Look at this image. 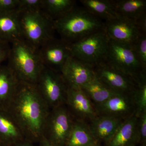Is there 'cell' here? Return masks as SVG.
<instances>
[{"mask_svg": "<svg viewBox=\"0 0 146 146\" xmlns=\"http://www.w3.org/2000/svg\"><path fill=\"white\" fill-rule=\"evenodd\" d=\"M23 133L25 138L39 143L50 109L36 85L20 82L7 110Z\"/></svg>", "mask_w": 146, "mask_h": 146, "instance_id": "1", "label": "cell"}, {"mask_svg": "<svg viewBox=\"0 0 146 146\" xmlns=\"http://www.w3.org/2000/svg\"><path fill=\"white\" fill-rule=\"evenodd\" d=\"M55 31L60 39L70 44L89 35L103 30L104 21L85 8L75 6L63 16L53 21Z\"/></svg>", "mask_w": 146, "mask_h": 146, "instance_id": "2", "label": "cell"}, {"mask_svg": "<svg viewBox=\"0 0 146 146\" xmlns=\"http://www.w3.org/2000/svg\"><path fill=\"white\" fill-rule=\"evenodd\" d=\"M7 66L21 82L36 85L43 66L38 49L25 41L11 43Z\"/></svg>", "mask_w": 146, "mask_h": 146, "instance_id": "3", "label": "cell"}, {"mask_svg": "<svg viewBox=\"0 0 146 146\" xmlns=\"http://www.w3.org/2000/svg\"><path fill=\"white\" fill-rule=\"evenodd\" d=\"M17 13L23 39L30 44L38 49L54 37L53 21L42 9L17 11Z\"/></svg>", "mask_w": 146, "mask_h": 146, "instance_id": "4", "label": "cell"}, {"mask_svg": "<svg viewBox=\"0 0 146 146\" xmlns=\"http://www.w3.org/2000/svg\"><path fill=\"white\" fill-rule=\"evenodd\" d=\"M104 61L138 82L146 75V70L142 67L132 45L109 39L107 52Z\"/></svg>", "mask_w": 146, "mask_h": 146, "instance_id": "5", "label": "cell"}, {"mask_svg": "<svg viewBox=\"0 0 146 146\" xmlns=\"http://www.w3.org/2000/svg\"><path fill=\"white\" fill-rule=\"evenodd\" d=\"M108 44L109 39L104 29L70 44L71 55L94 67L104 60Z\"/></svg>", "mask_w": 146, "mask_h": 146, "instance_id": "6", "label": "cell"}, {"mask_svg": "<svg viewBox=\"0 0 146 146\" xmlns=\"http://www.w3.org/2000/svg\"><path fill=\"white\" fill-rule=\"evenodd\" d=\"M74 119L65 104L50 110L42 137L55 146H65Z\"/></svg>", "mask_w": 146, "mask_h": 146, "instance_id": "7", "label": "cell"}, {"mask_svg": "<svg viewBox=\"0 0 146 146\" xmlns=\"http://www.w3.org/2000/svg\"><path fill=\"white\" fill-rule=\"evenodd\" d=\"M36 85L50 110L65 104L68 86L60 72L43 66Z\"/></svg>", "mask_w": 146, "mask_h": 146, "instance_id": "8", "label": "cell"}, {"mask_svg": "<svg viewBox=\"0 0 146 146\" xmlns=\"http://www.w3.org/2000/svg\"><path fill=\"white\" fill-rule=\"evenodd\" d=\"M95 75L110 89L119 94L133 95L138 82L104 61L94 66Z\"/></svg>", "mask_w": 146, "mask_h": 146, "instance_id": "9", "label": "cell"}, {"mask_svg": "<svg viewBox=\"0 0 146 146\" xmlns=\"http://www.w3.org/2000/svg\"><path fill=\"white\" fill-rule=\"evenodd\" d=\"M38 54L43 66L60 72L68 58L72 56L70 44L54 37L39 47Z\"/></svg>", "mask_w": 146, "mask_h": 146, "instance_id": "10", "label": "cell"}, {"mask_svg": "<svg viewBox=\"0 0 146 146\" xmlns=\"http://www.w3.org/2000/svg\"><path fill=\"white\" fill-rule=\"evenodd\" d=\"M104 31L109 39L132 45L143 35L135 21L119 16L105 21Z\"/></svg>", "mask_w": 146, "mask_h": 146, "instance_id": "11", "label": "cell"}, {"mask_svg": "<svg viewBox=\"0 0 146 146\" xmlns=\"http://www.w3.org/2000/svg\"><path fill=\"white\" fill-rule=\"evenodd\" d=\"M65 105L74 119L90 121L97 116L94 104L81 88L68 87Z\"/></svg>", "mask_w": 146, "mask_h": 146, "instance_id": "12", "label": "cell"}, {"mask_svg": "<svg viewBox=\"0 0 146 146\" xmlns=\"http://www.w3.org/2000/svg\"><path fill=\"white\" fill-rule=\"evenodd\" d=\"M98 115L110 116L125 120L135 115L133 95L117 94L104 103L95 106Z\"/></svg>", "mask_w": 146, "mask_h": 146, "instance_id": "13", "label": "cell"}, {"mask_svg": "<svg viewBox=\"0 0 146 146\" xmlns=\"http://www.w3.org/2000/svg\"><path fill=\"white\" fill-rule=\"evenodd\" d=\"M60 73L69 88H81L95 76L93 66L72 56L68 58Z\"/></svg>", "mask_w": 146, "mask_h": 146, "instance_id": "14", "label": "cell"}, {"mask_svg": "<svg viewBox=\"0 0 146 146\" xmlns=\"http://www.w3.org/2000/svg\"><path fill=\"white\" fill-rule=\"evenodd\" d=\"M124 120L110 116L98 115L89 121L88 125L91 133L98 142L104 141L108 143Z\"/></svg>", "mask_w": 146, "mask_h": 146, "instance_id": "15", "label": "cell"}, {"mask_svg": "<svg viewBox=\"0 0 146 146\" xmlns=\"http://www.w3.org/2000/svg\"><path fill=\"white\" fill-rule=\"evenodd\" d=\"M20 82L7 65H0V109H8Z\"/></svg>", "mask_w": 146, "mask_h": 146, "instance_id": "16", "label": "cell"}, {"mask_svg": "<svg viewBox=\"0 0 146 146\" xmlns=\"http://www.w3.org/2000/svg\"><path fill=\"white\" fill-rule=\"evenodd\" d=\"M25 139L23 131L7 110L0 109V143L9 146Z\"/></svg>", "mask_w": 146, "mask_h": 146, "instance_id": "17", "label": "cell"}, {"mask_svg": "<svg viewBox=\"0 0 146 146\" xmlns=\"http://www.w3.org/2000/svg\"><path fill=\"white\" fill-rule=\"evenodd\" d=\"M137 117L133 115L127 118L118 128L108 146H135L137 142Z\"/></svg>", "mask_w": 146, "mask_h": 146, "instance_id": "18", "label": "cell"}, {"mask_svg": "<svg viewBox=\"0 0 146 146\" xmlns=\"http://www.w3.org/2000/svg\"><path fill=\"white\" fill-rule=\"evenodd\" d=\"M22 39L17 11L0 12V40L11 44Z\"/></svg>", "mask_w": 146, "mask_h": 146, "instance_id": "19", "label": "cell"}, {"mask_svg": "<svg viewBox=\"0 0 146 146\" xmlns=\"http://www.w3.org/2000/svg\"><path fill=\"white\" fill-rule=\"evenodd\" d=\"M98 144L86 122L74 119L65 146H91Z\"/></svg>", "mask_w": 146, "mask_h": 146, "instance_id": "20", "label": "cell"}, {"mask_svg": "<svg viewBox=\"0 0 146 146\" xmlns=\"http://www.w3.org/2000/svg\"><path fill=\"white\" fill-rule=\"evenodd\" d=\"M118 16L134 21L146 13L145 0H114Z\"/></svg>", "mask_w": 146, "mask_h": 146, "instance_id": "21", "label": "cell"}, {"mask_svg": "<svg viewBox=\"0 0 146 146\" xmlns=\"http://www.w3.org/2000/svg\"><path fill=\"white\" fill-rule=\"evenodd\" d=\"M81 88L89 97L94 106L104 103L117 94L110 89L96 75Z\"/></svg>", "mask_w": 146, "mask_h": 146, "instance_id": "22", "label": "cell"}, {"mask_svg": "<svg viewBox=\"0 0 146 146\" xmlns=\"http://www.w3.org/2000/svg\"><path fill=\"white\" fill-rule=\"evenodd\" d=\"M80 2L84 8L104 22L119 16L115 11L114 0H81Z\"/></svg>", "mask_w": 146, "mask_h": 146, "instance_id": "23", "label": "cell"}, {"mask_svg": "<svg viewBox=\"0 0 146 146\" xmlns=\"http://www.w3.org/2000/svg\"><path fill=\"white\" fill-rule=\"evenodd\" d=\"M76 3L74 0H42V10L54 21L72 10Z\"/></svg>", "mask_w": 146, "mask_h": 146, "instance_id": "24", "label": "cell"}, {"mask_svg": "<svg viewBox=\"0 0 146 146\" xmlns=\"http://www.w3.org/2000/svg\"><path fill=\"white\" fill-rule=\"evenodd\" d=\"M135 104V115L138 117L146 112V76L144 75L138 82L137 89L133 94Z\"/></svg>", "mask_w": 146, "mask_h": 146, "instance_id": "25", "label": "cell"}, {"mask_svg": "<svg viewBox=\"0 0 146 146\" xmlns=\"http://www.w3.org/2000/svg\"><path fill=\"white\" fill-rule=\"evenodd\" d=\"M134 50L142 67L146 70V35H143L133 45Z\"/></svg>", "mask_w": 146, "mask_h": 146, "instance_id": "26", "label": "cell"}, {"mask_svg": "<svg viewBox=\"0 0 146 146\" xmlns=\"http://www.w3.org/2000/svg\"><path fill=\"white\" fill-rule=\"evenodd\" d=\"M137 142L145 145L146 141V112H143L137 117L136 127Z\"/></svg>", "mask_w": 146, "mask_h": 146, "instance_id": "27", "label": "cell"}, {"mask_svg": "<svg viewBox=\"0 0 146 146\" xmlns=\"http://www.w3.org/2000/svg\"><path fill=\"white\" fill-rule=\"evenodd\" d=\"M42 0H19L17 11L42 9Z\"/></svg>", "mask_w": 146, "mask_h": 146, "instance_id": "28", "label": "cell"}, {"mask_svg": "<svg viewBox=\"0 0 146 146\" xmlns=\"http://www.w3.org/2000/svg\"><path fill=\"white\" fill-rule=\"evenodd\" d=\"M19 0H0V12L17 10Z\"/></svg>", "mask_w": 146, "mask_h": 146, "instance_id": "29", "label": "cell"}, {"mask_svg": "<svg viewBox=\"0 0 146 146\" xmlns=\"http://www.w3.org/2000/svg\"><path fill=\"white\" fill-rule=\"evenodd\" d=\"M10 48L9 43L0 40V65L8 59Z\"/></svg>", "mask_w": 146, "mask_h": 146, "instance_id": "30", "label": "cell"}, {"mask_svg": "<svg viewBox=\"0 0 146 146\" xmlns=\"http://www.w3.org/2000/svg\"><path fill=\"white\" fill-rule=\"evenodd\" d=\"M141 33L146 35V13L135 21Z\"/></svg>", "mask_w": 146, "mask_h": 146, "instance_id": "31", "label": "cell"}, {"mask_svg": "<svg viewBox=\"0 0 146 146\" xmlns=\"http://www.w3.org/2000/svg\"><path fill=\"white\" fill-rule=\"evenodd\" d=\"M9 146H35L34 143L28 141L26 139L19 141L18 143L13 144V145Z\"/></svg>", "mask_w": 146, "mask_h": 146, "instance_id": "32", "label": "cell"}, {"mask_svg": "<svg viewBox=\"0 0 146 146\" xmlns=\"http://www.w3.org/2000/svg\"><path fill=\"white\" fill-rule=\"evenodd\" d=\"M38 143L39 144V146H55L50 143L43 137L41 138V140Z\"/></svg>", "mask_w": 146, "mask_h": 146, "instance_id": "33", "label": "cell"}, {"mask_svg": "<svg viewBox=\"0 0 146 146\" xmlns=\"http://www.w3.org/2000/svg\"><path fill=\"white\" fill-rule=\"evenodd\" d=\"M0 146H5L4 145H3L1 143H0Z\"/></svg>", "mask_w": 146, "mask_h": 146, "instance_id": "34", "label": "cell"}, {"mask_svg": "<svg viewBox=\"0 0 146 146\" xmlns=\"http://www.w3.org/2000/svg\"><path fill=\"white\" fill-rule=\"evenodd\" d=\"M98 146V144H96V145H92V146Z\"/></svg>", "mask_w": 146, "mask_h": 146, "instance_id": "35", "label": "cell"}, {"mask_svg": "<svg viewBox=\"0 0 146 146\" xmlns=\"http://www.w3.org/2000/svg\"></svg>", "mask_w": 146, "mask_h": 146, "instance_id": "36", "label": "cell"}]
</instances>
